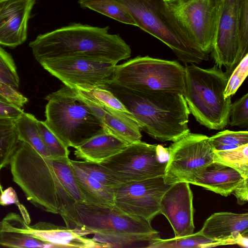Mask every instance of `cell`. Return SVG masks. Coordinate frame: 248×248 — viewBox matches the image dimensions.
Listing matches in <instances>:
<instances>
[{
    "mask_svg": "<svg viewBox=\"0 0 248 248\" xmlns=\"http://www.w3.org/2000/svg\"><path fill=\"white\" fill-rule=\"evenodd\" d=\"M108 27L74 23L40 34L29 46L39 63L66 57H84L117 64L130 57V46Z\"/></svg>",
    "mask_w": 248,
    "mask_h": 248,
    "instance_id": "1",
    "label": "cell"
},
{
    "mask_svg": "<svg viewBox=\"0 0 248 248\" xmlns=\"http://www.w3.org/2000/svg\"><path fill=\"white\" fill-rule=\"evenodd\" d=\"M132 114L141 130L162 142H174L190 132V111L183 94L178 91L139 92L111 80L103 86Z\"/></svg>",
    "mask_w": 248,
    "mask_h": 248,
    "instance_id": "2",
    "label": "cell"
},
{
    "mask_svg": "<svg viewBox=\"0 0 248 248\" xmlns=\"http://www.w3.org/2000/svg\"><path fill=\"white\" fill-rule=\"evenodd\" d=\"M66 226L81 235L94 234L93 239L104 248H148L158 232L147 220L128 214L115 205L75 202L63 219Z\"/></svg>",
    "mask_w": 248,
    "mask_h": 248,
    "instance_id": "3",
    "label": "cell"
},
{
    "mask_svg": "<svg viewBox=\"0 0 248 248\" xmlns=\"http://www.w3.org/2000/svg\"><path fill=\"white\" fill-rule=\"evenodd\" d=\"M49 158L19 141L9 163L13 181L32 204L63 218L72 210L75 202L60 182Z\"/></svg>",
    "mask_w": 248,
    "mask_h": 248,
    "instance_id": "4",
    "label": "cell"
},
{
    "mask_svg": "<svg viewBox=\"0 0 248 248\" xmlns=\"http://www.w3.org/2000/svg\"><path fill=\"white\" fill-rule=\"evenodd\" d=\"M228 78L216 65L207 69L194 63L185 67L183 94L190 113L210 129H222L228 124L231 97L224 94Z\"/></svg>",
    "mask_w": 248,
    "mask_h": 248,
    "instance_id": "5",
    "label": "cell"
},
{
    "mask_svg": "<svg viewBox=\"0 0 248 248\" xmlns=\"http://www.w3.org/2000/svg\"><path fill=\"white\" fill-rule=\"evenodd\" d=\"M125 10L137 27L160 40L185 64L208 60L192 41L165 0H108Z\"/></svg>",
    "mask_w": 248,
    "mask_h": 248,
    "instance_id": "6",
    "label": "cell"
},
{
    "mask_svg": "<svg viewBox=\"0 0 248 248\" xmlns=\"http://www.w3.org/2000/svg\"><path fill=\"white\" fill-rule=\"evenodd\" d=\"M44 121L67 148H75L104 130L76 90L64 85L46 97Z\"/></svg>",
    "mask_w": 248,
    "mask_h": 248,
    "instance_id": "7",
    "label": "cell"
},
{
    "mask_svg": "<svg viewBox=\"0 0 248 248\" xmlns=\"http://www.w3.org/2000/svg\"><path fill=\"white\" fill-rule=\"evenodd\" d=\"M216 65L228 77L248 54V0H221L212 51Z\"/></svg>",
    "mask_w": 248,
    "mask_h": 248,
    "instance_id": "8",
    "label": "cell"
},
{
    "mask_svg": "<svg viewBox=\"0 0 248 248\" xmlns=\"http://www.w3.org/2000/svg\"><path fill=\"white\" fill-rule=\"evenodd\" d=\"M185 67L176 61L137 56L116 65L111 81L139 92L175 91L183 93Z\"/></svg>",
    "mask_w": 248,
    "mask_h": 248,
    "instance_id": "9",
    "label": "cell"
},
{
    "mask_svg": "<svg viewBox=\"0 0 248 248\" xmlns=\"http://www.w3.org/2000/svg\"><path fill=\"white\" fill-rule=\"evenodd\" d=\"M168 157L167 148L141 140L129 144L100 164L124 184L163 177Z\"/></svg>",
    "mask_w": 248,
    "mask_h": 248,
    "instance_id": "10",
    "label": "cell"
},
{
    "mask_svg": "<svg viewBox=\"0 0 248 248\" xmlns=\"http://www.w3.org/2000/svg\"><path fill=\"white\" fill-rule=\"evenodd\" d=\"M169 157L163 176L164 183H191L206 167L213 162L214 150L209 137L189 132L167 148Z\"/></svg>",
    "mask_w": 248,
    "mask_h": 248,
    "instance_id": "11",
    "label": "cell"
},
{
    "mask_svg": "<svg viewBox=\"0 0 248 248\" xmlns=\"http://www.w3.org/2000/svg\"><path fill=\"white\" fill-rule=\"evenodd\" d=\"M174 17L202 52H212L221 0H167Z\"/></svg>",
    "mask_w": 248,
    "mask_h": 248,
    "instance_id": "12",
    "label": "cell"
},
{
    "mask_svg": "<svg viewBox=\"0 0 248 248\" xmlns=\"http://www.w3.org/2000/svg\"><path fill=\"white\" fill-rule=\"evenodd\" d=\"M41 66L65 86L89 91L112 78L116 65L84 57H66L43 62Z\"/></svg>",
    "mask_w": 248,
    "mask_h": 248,
    "instance_id": "13",
    "label": "cell"
},
{
    "mask_svg": "<svg viewBox=\"0 0 248 248\" xmlns=\"http://www.w3.org/2000/svg\"><path fill=\"white\" fill-rule=\"evenodd\" d=\"M163 177L122 184L114 188V205L121 211L149 222L160 214V202L170 186Z\"/></svg>",
    "mask_w": 248,
    "mask_h": 248,
    "instance_id": "14",
    "label": "cell"
},
{
    "mask_svg": "<svg viewBox=\"0 0 248 248\" xmlns=\"http://www.w3.org/2000/svg\"><path fill=\"white\" fill-rule=\"evenodd\" d=\"M0 231L28 233L52 245V248H99L104 246L67 226L40 221L30 225L22 216L10 213L0 221Z\"/></svg>",
    "mask_w": 248,
    "mask_h": 248,
    "instance_id": "15",
    "label": "cell"
},
{
    "mask_svg": "<svg viewBox=\"0 0 248 248\" xmlns=\"http://www.w3.org/2000/svg\"><path fill=\"white\" fill-rule=\"evenodd\" d=\"M160 213L170 223L175 238L194 233L193 194L187 182L171 185L160 202Z\"/></svg>",
    "mask_w": 248,
    "mask_h": 248,
    "instance_id": "16",
    "label": "cell"
},
{
    "mask_svg": "<svg viewBox=\"0 0 248 248\" xmlns=\"http://www.w3.org/2000/svg\"><path fill=\"white\" fill-rule=\"evenodd\" d=\"M35 0L0 2V45L15 47L25 42Z\"/></svg>",
    "mask_w": 248,
    "mask_h": 248,
    "instance_id": "17",
    "label": "cell"
},
{
    "mask_svg": "<svg viewBox=\"0 0 248 248\" xmlns=\"http://www.w3.org/2000/svg\"><path fill=\"white\" fill-rule=\"evenodd\" d=\"M200 232L215 240L237 239L238 245L247 248L248 214L215 213L205 220Z\"/></svg>",
    "mask_w": 248,
    "mask_h": 248,
    "instance_id": "18",
    "label": "cell"
},
{
    "mask_svg": "<svg viewBox=\"0 0 248 248\" xmlns=\"http://www.w3.org/2000/svg\"><path fill=\"white\" fill-rule=\"evenodd\" d=\"M245 178L232 168L213 161L201 171L190 184L227 197Z\"/></svg>",
    "mask_w": 248,
    "mask_h": 248,
    "instance_id": "19",
    "label": "cell"
},
{
    "mask_svg": "<svg viewBox=\"0 0 248 248\" xmlns=\"http://www.w3.org/2000/svg\"><path fill=\"white\" fill-rule=\"evenodd\" d=\"M128 144L104 129L74 148V154L77 158L100 163L122 150Z\"/></svg>",
    "mask_w": 248,
    "mask_h": 248,
    "instance_id": "20",
    "label": "cell"
},
{
    "mask_svg": "<svg viewBox=\"0 0 248 248\" xmlns=\"http://www.w3.org/2000/svg\"><path fill=\"white\" fill-rule=\"evenodd\" d=\"M79 95L100 120L107 132L128 144L141 141V130L138 125L129 123L108 112L87 93L81 92Z\"/></svg>",
    "mask_w": 248,
    "mask_h": 248,
    "instance_id": "21",
    "label": "cell"
},
{
    "mask_svg": "<svg viewBox=\"0 0 248 248\" xmlns=\"http://www.w3.org/2000/svg\"><path fill=\"white\" fill-rule=\"evenodd\" d=\"M69 162L78 186L85 202L96 205H114V189L107 187L90 176L81 169Z\"/></svg>",
    "mask_w": 248,
    "mask_h": 248,
    "instance_id": "22",
    "label": "cell"
},
{
    "mask_svg": "<svg viewBox=\"0 0 248 248\" xmlns=\"http://www.w3.org/2000/svg\"><path fill=\"white\" fill-rule=\"evenodd\" d=\"M237 244V239H212L204 236L199 231L179 238L168 239L157 238L152 243L150 248H205Z\"/></svg>",
    "mask_w": 248,
    "mask_h": 248,
    "instance_id": "23",
    "label": "cell"
},
{
    "mask_svg": "<svg viewBox=\"0 0 248 248\" xmlns=\"http://www.w3.org/2000/svg\"><path fill=\"white\" fill-rule=\"evenodd\" d=\"M15 121L19 141L27 143L42 155L52 157L42 140L38 127V120L34 115L24 112Z\"/></svg>",
    "mask_w": 248,
    "mask_h": 248,
    "instance_id": "24",
    "label": "cell"
},
{
    "mask_svg": "<svg viewBox=\"0 0 248 248\" xmlns=\"http://www.w3.org/2000/svg\"><path fill=\"white\" fill-rule=\"evenodd\" d=\"M84 91L108 112L129 123L138 125L135 118L124 105L104 87H96L90 90Z\"/></svg>",
    "mask_w": 248,
    "mask_h": 248,
    "instance_id": "25",
    "label": "cell"
},
{
    "mask_svg": "<svg viewBox=\"0 0 248 248\" xmlns=\"http://www.w3.org/2000/svg\"><path fill=\"white\" fill-rule=\"evenodd\" d=\"M52 167L69 196L75 202H85L69 162V158L50 157Z\"/></svg>",
    "mask_w": 248,
    "mask_h": 248,
    "instance_id": "26",
    "label": "cell"
},
{
    "mask_svg": "<svg viewBox=\"0 0 248 248\" xmlns=\"http://www.w3.org/2000/svg\"><path fill=\"white\" fill-rule=\"evenodd\" d=\"M19 141L15 120L0 119V168L9 165Z\"/></svg>",
    "mask_w": 248,
    "mask_h": 248,
    "instance_id": "27",
    "label": "cell"
},
{
    "mask_svg": "<svg viewBox=\"0 0 248 248\" xmlns=\"http://www.w3.org/2000/svg\"><path fill=\"white\" fill-rule=\"evenodd\" d=\"M78 3L88 8L108 16L121 23L137 26L131 16L123 8L108 0H79Z\"/></svg>",
    "mask_w": 248,
    "mask_h": 248,
    "instance_id": "28",
    "label": "cell"
},
{
    "mask_svg": "<svg viewBox=\"0 0 248 248\" xmlns=\"http://www.w3.org/2000/svg\"><path fill=\"white\" fill-rule=\"evenodd\" d=\"M213 161L232 168L248 178V144L225 151H214Z\"/></svg>",
    "mask_w": 248,
    "mask_h": 248,
    "instance_id": "29",
    "label": "cell"
},
{
    "mask_svg": "<svg viewBox=\"0 0 248 248\" xmlns=\"http://www.w3.org/2000/svg\"><path fill=\"white\" fill-rule=\"evenodd\" d=\"M70 161L90 176L107 187L114 189L122 184L109 170L100 163L84 160L70 159Z\"/></svg>",
    "mask_w": 248,
    "mask_h": 248,
    "instance_id": "30",
    "label": "cell"
},
{
    "mask_svg": "<svg viewBox=\"0 0 248 248\" xmlns=\"http://www.w3.org/2000/svg\"><path fill=\"white\" fill-rule=\"evenodd\" d=\"M0 245L9 248H52L33 236L16 231H0Z\"/></svg>",
    "mask_w": 248,
    "mask_h": 248,
    "instance_id": "31",
    "label": "cell"
},
{
    "mask_svg": "<svg viewBox=\"0 0 248 248\" xmlns=\"http://www.w3.org/2000/svg\"><path fill=\"white\" fill-rule=\"evenodd\" d=\"M209 141L214 151L231 150L248 144V132L225 130L209 137Z\"/></svg>",
    "mask_w": 248,
    "mask_h": 248,
    "instance_id": "32",
    "label": "cell"
},
{
    "mask_svg": "<svg viewBox=\"0 0 248 248\" xmlns=\"http://www.w3.org/2000/svg\"><path fill=\"white\" fill-rule=\"evenodd\" d=\"M38 129L42 140L53 158L69 157L70 151L48 127L44 121H37Z\"/></svg>",
    "mask_w": 248,
    "mask_h": 248,
    "instance_id": "33",
    "label": "cell"
},
{
    "mask_svg": "<svg viewBox=\"0 0 248 248\" xmlns=\"http://www.w3.org/2000/svg\"><path fill=\"white\" fill-rule=\"evenodd\" d=\"M0 80L16 89L19 86V78L12 56L0 47Z\"/></svg>",
    "mask_w": 248,
    "mask_h": 248,
    "instance_id": "34",
    "label": "cell"
},
{
    "mask_svg": "<svg viewBox=\"0 0 248 248\" xmlns=\"http://www.w3.org/2000/svg\"><path fill=\"white\" fill-rule=\"evenodd\" d=\"M248 74V54L242 60L229 77L224 94L226 98L234 95Z\"/></svg>",
    "mask_w": 248,
    "mask_h": 248,
    "instance_id": "35",
    "label": "cell"
},
{
    "mask_svg": "<svg viewBox=\"0 0 248 248\" xmlns=\"http://www.w3.org/2000/svg\"><path fill=\"white\" fill-rule=\"evenodd\" d=\"M248 93L231 104L228 124L231 126L247 127L248 125Z\"/></svg>",
    "mask_w": 248,
    "mask_h": 248,
    "instance_id": "36",
    "label": "cell"
},
{
    "mask_svg": "<svg viewBox=\"0 0 248 248\" xmlns=\"http://www.w3.org/2000/svg\"><path fill=\"white\" fill-rule=\"evenodd\" d=\"M0 98L21 108L28 102V98L17 89L0 80Z\"/></svg>",
    "mask_w": 248,
    "mask_h": 248,
    "instance_id": "37",
    "label": "cell"
},
{
    "mask_svg": "<svg viewBox=\"0 0 248 248\" xmlns=\"http://www.w3.org/2000/svg\"><path fill=\"white\" fill-rule=\"evenodd\" d=\"M12 203L16 204L20 209L21 216L25 221L28 224H30L31 219L28 212L26 208L19 202L14 189L12 187H10L3 191L1 197V205L5 206Z\"/></svg>",
    "mask_w": 248,
    "mask_h": 248,
    "instance_id": "38",
    "label": "cell"
},
{
    "mask_svg": "<svg viewBox=\"0 0 248 248\" xmlns=\"http://www.w3.org/2000/svg\"><path fill=\"white\" fill-rule=\"evenodd\" d=\"M23 112L20 107L0 98V119L16 120Z\"/></svg>",
    "mask_w": 248,
    "mask_h": 248,
    "instance_id": "39",
    "label": "cell"
},
{
    "mask_svg": "<svg viewBox=\"0 0 248 248\" xmlns=\"http://www.w3.org/2000/svg\"><path fill=\"white\" fill-rule=\"evenodd\" d=\"M248 178H245L233 191L232 194L237 199L238 204L243 205L248 201Z\"/></svg>",
    "mask_w": 248,
    "mask_h": 248,
    "instance_id": "40",
    "label": "cell"
},
{
    "mask_svg": "<svg viewBox=\"0 0 248 248\" xmlns=\"http://www.w3.org/2000/svg\"><path fill=\"white\" fill-rule=\"evenodd\" d=\"M1 170V168H0V171ZM3 188H2V186L0 183V205H1V197H2V193H3Z\"/></svg>",
    "mask_w": 248,
    "mask_h": 248,
    "instance_id": "41",
    "label": "cell"
},
{
    "mask_svg": "<svg viewBox=\"0 0 248 248\" xmlns=\"http://www.w3.org/2000/svg\"><path fill=\"white\" fill-rule=\"evenodd\" d=\"M3 0H0V2L1 1H3Z\"/></svg>",
    "mask_w": 248,
    "mask_h": 248,
    "instance_id": "42",
    "label": "cell"
},
{
    "mask_svg": "<svg viewBox=\"0 0 248 248\" xmlns=\"http://www.w3.org/2000/svg\"></svg>",
    "mask_w": 248,
    "mask_h": 248,
    "instance_id": "43",
    "label": "cell"
}]
</instances>
